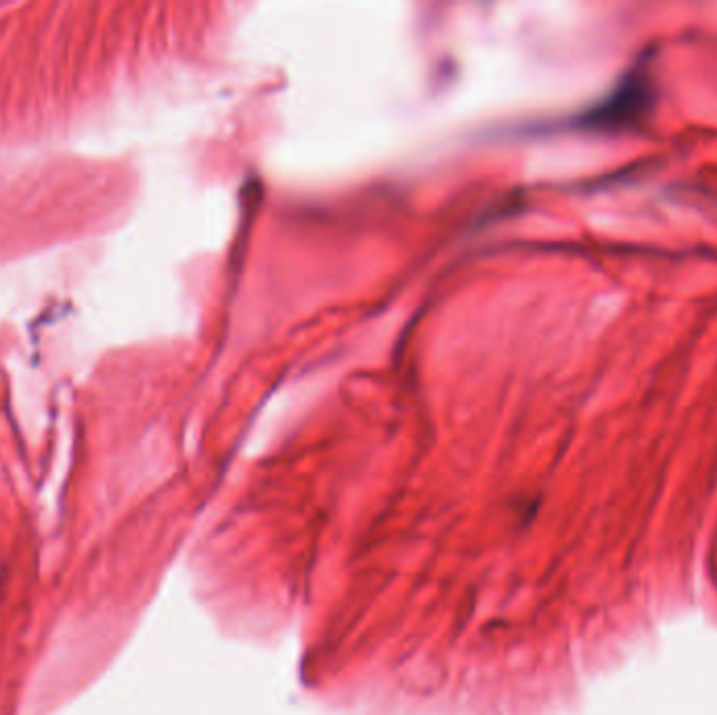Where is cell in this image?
Returning a JSON list of instances; mask_svg holds the SVG:
<instances>
[{
	"label": "cell",
	"instance_id": "6da1fadb",
	"mask_svg": "<svg viewBox=\"0 0 717 715\" xmlns=\"http://www.w3.org/2000/svg\"><path fill=\"white\" fill-rule=\"evenodd\" d=\"M657 105V82L653 70L638 61L615 89L575 118V126L592 133H634L640 130Z\"/></svg>",
	"mask_w": 717,
	"mask_h": 715
}]
</instances>
